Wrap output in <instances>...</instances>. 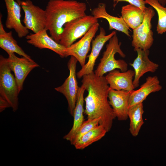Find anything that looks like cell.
<instances>
[{"label":"cell","instance_id":"obj_13","mask_svg":"<svg viewBox=\"0 0 166 166\" xmlns=\"http://www.w3.org/2000/svg\"><path fill=\"white\" fill-rule=\"evenodd\" d=\"M134 50L136 52L137 56L130 65L134 69L135 75L133 83L135 88L139 86L140 79L144 74L148 72H155L158 68L159 65L149 59V50L138 49Z\"/></svg>","mask_w":166,"mask_h":166},{"label":"cell","instance_id":"obj_24","mask_svg":"<svg viewBox=\"0 0 166 166\" xmlns=\"http://www.w3.org/2000/svg\"><path fill=\"white\" fill-rule=\"evenodd\" d=\"M146 4L150 5L156 11L158 15L156 31L158 34L166 32V7L162 6L157 0H145Z\"/></svg>","mask_w":166,"mask_h":166},{"label":"cell","instance_id":"obj_19","mask_svg":"<svg viewBox=\"0 0 166 166\" xmlns=\"http://www.w3.org/2000/svg\"><path fill=\"white\" fill-rule=\"evenodd\" d=\"M85 90L84 86L82 84L79 87L77 99L74 109L72 127L69 132L63 137V139L70 142L79 127L84 121L83 113L84 112V94Z\"/></svg>","mask_w":166,"mask_h":166},{"label":"cell","instance_id":"obj_29","mask_svg":"<svg viewBox=\"0 0 166 166\" xmlns=\"http://www.w3.org/2000/svg\"><path fill=\"white\" fill-rule=\"evenodd\" d=\"M113 2L115 3V5H114V6H115L116 4L117 1L118 0H113Z\"/></svg>","mask_w":166,"mask_h":166},{"label":"cell","instance_id":"obj_7","mask_svg":"<svg viewBox=\"0 0 166 166\" xmlns=\"http://www.w3.org/2000/svg\"><path fill=\"white\" fill-rule=\"evenodd\" d=\"M77 61L74 57L71 56L67 64L69 70V76L61 85L55 88L56 91L63 94L66 98L69 113L73 116L79 88L76 77V69Z\"/></svg>","mask_w":166,"mask_h":166},{"label":"cell","instance_id":"obj_2","mask_svg":"<svg viewBox=\"0 0 166 166\" xmlns=\"http://www.w3.org/2000/svg\"><path fill=\"white\" fill-rule=\"evenodd\" d=\"M86 5L74 0H49L45 10L46 16L45 29L51 37L59 42L64 25L86 14Z\"/></svg>","mask_w":166,"mask_h":166},{"label":"cell","instance_id":"obj_14","mask_svg":"<svg viewBox=\"0 0 166 166\" xmlns=\"http://www.w3.org/2000/svg\"><path fill=\"white\" fill-rule=\"evenodd\" d=\"M47 31L45 29L36 33L28 34L26 37L27 42L39 49H48L53 51L61 57H65L66 48L49 37Z\"/></svg>","mask_w":166,"mask_h":166},{"label":"cell","instance_id":"obj_12","mask_svg":"<svg viewBox=\"0 0 166 166\" xmlns=\"http://www.w3.org/2000/svg\"><path fill=\"white\" fill-rule=\"evenodd\" d=\"M4 0L7 13L6 27L8 29H14L19 38L26 37L29 33V31L21 22V6L15 0Z\"/></svg>","mask_w":166,"mask_h":166},{"label":"cell","instance_id":"obj_17","mask_svg":"<svg viewBox=\"0 0 166 166\" xmlns=\"http://www.w3.org/2000/svg\"><path fill=\"white\" fill-rule=\"evenodd\" d=\"M162 89L157 76H148L145 82L140 88L133 90L130 93L128 108L139 103H143L151 93L158 92Z\"/></svg>","mask_w":166,"mask_h":166},{"label":"cell","instance_id":"obj_30","mask_svg":"<svg viewBox=\"0 0 166 166\" xmlns=\"http://www.w3.org/2000/svg\"><path fill=\"white\" fill-rule=\"evenodd\" d=\"M143 0L145 1V0Z\"/></svg>","mask_w":166,"mask_h":166},{"label":"cell","instance_id":"obj_3","mask_svg":"<svg viewBox=\"0 0 166 166\" xmlns=\"http://www.w3.org/2000/svg\"><path fill=\"white\" fill-rule=\"evenodd\" d=\"M121 42H119L117 34L109 40L106 45V49L104 52L100 62L94 72L98 76H103L106 73L114 69H118L121 72L128 70V65L124 60H116L115 55L118 53L122 57H125V54L121 50Z\"/></svg>","mask_w":166,"mask_h":166},{"label":"cell","instance_id":"obj_22","mask_svg":"<svg viewBox=\"0 0 166 166\" xmlns=\"http://www.w3.org/2000/svg\"><path fill=\"white\" fill-rule=\"evenodd\" d=\"M144 113L143 103L128 108V117L130 120L129 130L132 136H138L141 128L144 124L143 115Z\"/></svg>","mask_w":166,"mask_h":166},{"label":"cell","instance_id":"obj_28","mask_svg":"<svg viewBox=\"0 0 166 166\" xmlns=\"http://www.w3.org/2000/svg\"><path fill=\"white\" fill-rule=\"evenodd\" d=\"M162 6H165L166 5V0H157Z\"/></svg>","mask_w":166,"mask_h":166},{"label":"cell","instance_id":"obj_20","mask_svg":"<svg viewBox=\"0 0 166 166\" xmlns=\"http://www.w3.org/2000/svg\"><path fill=\"white\" fill-rule=\"evenodd\" d=\"M2 15L0 16V47L8 54L16 53L30 59V57L27 54L18 44L12 36V31L7 32L4 29L2 22Z\"/></svg>","mask_w":166,"mask_h":166},{"label":"cell","instance_id":"obj_11","mask_svg":"<svg viewBox=\"0 0 166 166\" xmlns=\"http://www.w3.org/2000/svg\"><path fill=\"white\" fill-rule=\"evenodd\" d=\"M116 32L112 31L106 35L105 31L103 27H101L99 34L92 40L91 53L88 56V60L85 65L77 73V76L80 79L84 76L92 73L96 60L105 43L115 34Z\"/></svg>","mask_w":166,"mask_h":166},{"label":"cell","instance_id":"obj_21","mask_svg":"<svg viewBox=\"0 0 166 166\" xmlns=\"http://www.w3.org/2000/svg\"><path fill=\"white\" fill-rule=\"evenodd\" d=\"M145 10L133 5L128 4L122 7L121 17L128 27L133 30L143 22Z\"/></svg>","mask_w":166,"mask_h":166},{"label":"cell","instance_id":"obj_26","mask_svg":"<svg viewBox=\"0 0 166 166\" xmlns=\"http://www.w3.org/2000/svg\"><path fill=\"white\" fill-rule=\"evenodd\" d=\"M121 2H128L130 4L138 7L144 11L147 8L145 6L146 3L145 1L143 0H118L116 5Z\"/></svg>","mask_w":166,"mask_h":166},{"label":"cell","instance_id":"obj_23","mask_svg":"<svg viewBox=\"0 0 166 166\" xmlns=\"http://www.w3.org/2000/svg\"><path fill=\"white\" fill-rule=\"evenodd\" d=\"M107 132L103 126L99 124L84 134L74 146L77 149L83 150L101 139Z\"/></svg>","mask_w":166,"mask_h":166},{"label":"cell","instance_id":"obj_15","mask_svg":"<svg viewBox=\"0 0 166 166\" xmlns=\"http://www.w3.org/2000/svg\"><path fill=\"white\" fill-rule=\"evenodd\" d=\"M130 93L124 90H116L109 88L108 93L109 102L116 118L119 121H126L128 118Z\"/></svg>","mask_w":166,"mask_h":166},{"label":"cell","instance_id":"obj_1","mask_svg":"<svg viewBox=\"0 0 166 166\" xmlns=\"http://www.w3.org/2000/svg\"><path fill=\"white\" fill-rule=\"evenodd\" d=\"M82 77V84L88 92L84 113L87 119L100 118L99 124L108 132L116 117L108 100L109 87L105 77L97 76L93 71Z\"/></svg>","mask_w":166,"mask_h":166},{"label":"cell","instance_id":"obj_25","mask_svg":"<svg viewBox=\"0 0 166 166\" xmlns=\"http://www.w3.org/2000/svg\"><path fill=\"white\" fill-rule=\"evenodd\" d=\"M100 118L88 119L84 121L76 131L70 142L73 145L84 134L99 124Z\"/></svg>","mask_w":166,"mask_h":166},{"label":"cell","instance_id":"obj_8","mask_svg":"<svg viewBox=\"0 0 166 166\" xmlns=\"http://www.w3.org/2000/svg\"><path fill=\"white\" fill-rule=\"evenodd\" d=\"M24 13L22 22L25 26L34 33L45 29L46 22V12L33 4L31 0H16Z\"/></svg>","mask_w":166,"mask_h":166},{"label":"cell","instance_id":"obj_27","mask_svg":"<svg viewBox=\"0 0 166 166\" xmlns=\"http://www.w3.org/2000/svg\"><path fill=\"white\" fill-rule=\"evenodd\" d=\"M11 107L8 102L4 98L0 96V112L4 111L6 108Z\"/></svg>","mask_w":166,"mask_h":166},{"label":"cell","instance_id":"obj_16","mask_svg":"<svg viewBox=\"0 0 166 166\" xmlns=\"http://www.w3.org/2000/svg\"><path fill=\"white\" fill-rule=\"evenodd\" d=\"M134 75V70L131 69L120 72L115 69L105 77L110 89L131 92L135 89L133 83Z\"/></svg>","mask_w":166,"mask_h":166},{"label":"cell","instance_id":"obj_5","mask_svg":"<svg viewBox=\"0 0 166 166\" xmlns=\"http://www.w3.org/2000/svg\"><path fill=\"white\" fill-rule=\"evenodd\" d=\"M97 22L98 19L93 16L86 15L66 23L64 25L59 43L66 48L69 47Z\"/></svg>","mask_w":166,"mask_h":166},{"label":"cell","instance_id":"obj_9","mask_svg":"<svg viewBox=\"0 0 166 166\" xmlns=\"http://www.w3.org/2000/svg\"><path fill=\"white\" fill-rule=\"evenodd\" d=\"M7 60L9 66L14 75L20 92L23 89L24 81L29 73L39 65L33 60L22 57H19L14 53L8 54Z\"/></svg>","mask_w":166,"mask_h":166},{"label":"cell","instance_id":"obj_4","mask_svg":"<svg viewBox=\"0 0 166 166\" xmlns=\"http://www.w3.org/2000/svg\"><path fill=\"white\" fill-rule=\"evenodd\" d=\"M7 58L0 56V96L10 104L14 112L18 107L20 93L14 76L11 73Z\"/></svg>","mask_w":166,"mask_h":166},{"label":"cell","instance_id":"obj_10","mask_svg":"<svg viewBox=\"0 0 166 166\" xmlns=\"http://www.w3.org/2000/svg\"><path fill=\"white\" fill-rule=\"evenodd\" d=\"M98 22L94 25L80 40L66 48L65 57L69 56L74 57L81 67L85 64L87 54L90 50L91 43L98 29Z\"/></svg>","mask_w":166,"mask_h":166},{"label":"cell","instance_id":"obj_18","mask_svg":"<svg viewBox=\"0 0 166 166\" xmlns=\"http://www.w3.org/2000/svg\"><path fill=\"white\" fill-rule=\"evenodd\" d=\"M92 13L95 18H102L106 19L109 25V29H115L121 32L130 37L129 28L121 17H118L108 14L106 10V5L103 3H99L97 6L92 11Z\"/></svg>","mask_w":166,"mask_h":166},{"label":"cell","instance_id":"obj_6","mask_svg":"<svg viewBox=\"0 0 166 166\" xmlns=\"http://www.w3.org/2000/svg\"><path fill=\"white\" fill-rule=\"evenodd\" d=\"M155 14L152 7H147L145 10L143 22L133 30L132 45L134 50L138 49L149 50L152 45L154 39L151 22Z\"/></svg>","mask_w":166,"mask_h":166}]
</instances>
